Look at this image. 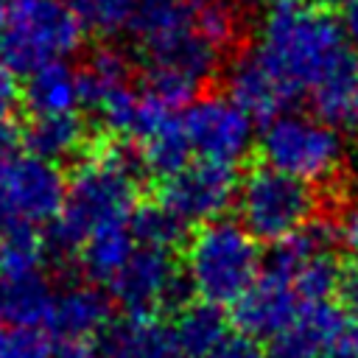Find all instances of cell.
I'll list each match as a JSON object with an SVG mask.
<instances>
[{"label":"cell","instance_id":"cell-1","mask_svg":"<svg viewBox=\"0 0 358 358\" xmlns=\"http://www.w3.org/2000/svg\"><path fill=\"white\" fill-rule=\"evenodd\" d=\"M344 36V28L319 6L268 0L255 50L296 98L299 92L310 95L324 78L355 64Z\"/></svg>","mask_w":358,"mask_h":358},{"label":"cell","instance_id":"cell-2","mask_svg":"<svg viewBox=\"0 0 358 358\" xmlns=\"http://www.w3.org/2000/svg\"><path fill=\"white\" fill-rule=\"evenodd\" d=\"M140 162L120 145H103L84 157L67 179L53 243L62 252L78 246L98 229L129 224L140 196Z\"/></svg>","mask_w":358,"mask_h":358},{"label":"cell","instance_id":"cell-3","mask_svg":"<svg viewBox=\"0 0 358 358\" xmlns=\"http://www.w3.org/2000/svg\"><path fill=\"white\" fill-rule=\"evenodd\" d=\"M260 271L263 260L257 241L243 229L241 221H207L190 235L185 246V282L196 294V299H204L210 305H235L260 277Z\"/></svg>","mask_w":358,"mask_h":358},{"label":"cell","instance_id":"cell-4","mask_svg":"<svg viewBox=\"0 0 358 358\" xmlns=\"http://www.w3.org/2000/svg\"><path fill=\"white\" fill-rule=\"evenodd\" d=\"M84 28L67 0H11L0 28V59L14 73L64 62L84 42Z\"/></svg>","mask_w":358,"mask_h":358},{"label":"cell","instance_id":"cell-5","mask_svg":"<svg viewBox=\"0 0 358 358\" xmlns=\"http://www.w3.org/2000/svg\"><path fill=\"white\" fill-rule=\"evenodd\" d=\"M257 151L263 165L308 185L333 179L344 162V140L338 129L319 115L302 112H280L266 120Z\"/></svg>","mask_w":358,"mask_h":358},{"label":"cell","instance_id":"cell-6","mask_svg":"<svg viewBox=\"0 0 358 358\" xmlns=\"http://www.w3.org/2000/svg\"><path fill=\"white\" fill-rule=\"evenodd\" d=\"M64 176L56 162L28 148L0 151V235L53 227L64 201Z\"/></svg>","mask_w":358,"mask_h":358},{"label":"cell","instance_id":"cell-7","mask_svg":"<svg viewBox=\"0 0 358 358\" xmlns=\"http://www.w3.org/2000/svg\"><path fill=\"white\" fill-rule=\"evenodd\" d=\"M238 221L255 241L280 243L316 218V193L308 182L260 165L238 185Z\"/></svg>","mask_w":358,"mask_h":358},{"label":"cell","instance_id":"cell-8","mask_svg":"<svg viewBox=\"0 0 358 358\" xmlns=\"http://www.w3.org/2000/svg\"><path fill=\"white\" fill-rule=\"evenodd\" d=\"M185 134L199 159L238 165L255 143V117L229 95H199L185 106Z\"/></svg>","mask_w":358,"mask_h":358},{"label":"cell","instance_id":"cell-9","mask_svg":"<svg viewBox=\"0 0 358 358\" xmlns=\"http://www.w3.org/2000/svg\"><path fill=\"white\" fill-rule=\"evenodd\" d=\"M185 274L173 260V252L137 246L120 271L106 282V294L126 313L148 316L165 305H173L182 294Z\"/></svg>","mask_w":358,"mask_h":358},{"label":"cell","instance_id":"cell-10","mask_svg":"<svg viewBox=\"0 0 358 358\" xmlns=\"http://www.w3.org/2000/svg\"><path fill=\"white\" fill-rule=\"evenodd\" d=\"M235 165L193 159L179 173L162 179L159 201L171 207L185 224H207L221 218L238 199Z\"/></svg>","mask_w":358,"mask_h":358},{"label":"cell","instance_id":"cell-11","mask_svg":"<svg viewBox=\"0 0 358 358\" xmlns=\"http://www.w3.org/2000/svg\"><path fill=\"white\" fill-rule=\"evenodd\" d=\"M302 305L305 302L285 277L263 268L260 277L249 285V291L232 305V319L243 336L268 341L299 316Z\"/></svg>","mask_w":358,"mask_h":358},{"label":"cell","instance_id":"cell-12","mask_svg":"<svg viewBox=\"0 0 358 358\" xmlns=\"http://www.w3.org/2000/svg\"><path fill=\"white\" fill-rule=\"evenodd\" d=\"M112 324V299L95 285H67L53 294L45 330L56 344L101 341Z\"/></svg>","mask_w":358,"mask_h":358},{"label":"cell","instance_id":"cell-13","mask_svg":"<svg viewBox=\"0 0 358 358\" xmlns=\"http://www.w3.org/2000/svg\"><path fill=\"white\" fill-rule=\"evenodd\" d=\"M347 336L344 308L327 302L302 305L299 316L274 338H268L266 358H324Z\"/></svg>","mask_w":358,"mask_h":358},{"label":"cell","instance_id":"cell-14","mask_svg":"<svg viewBox=\"0 0 358 358\" xmlns=\"http://www.w3.org/2000/svg\"><path fill=\"white\" fill-rule=\"evenodd\" d=\"M227 95L252 117L271 120L277 117L285 103L294 98L285 84L271 73V67L257 56V50L241 53L227 70Z\"/></svg>","mask_w":358,"mask_h":358},{"label":"cell","instance_id":"cell-15","mask_svg":"<svg viewBox=\"0 0 358 358\" xmlns=\"http://www.w3.org/2000/svg\"><path fill=\"white\" fill-rule=\"evenodd\" d=\"M98 347L103 358H185L173 327L154 313H126V319H117L106 327Z\"/></svg>","mask_w":358,"mask_h":358},{"label":"cell","instance_id":"cell-16","mask_svg":"<svg viewBox=\"0 0 358 358\" xmlns=\"http://www.w3.org/2000/svg\"><path fill=\"white\" fill-rule=\"evenodd\" d=\"M20 98L31 117L36 115H64L78 112L84 106L81 95V73H76L67 62H50L25 76Z\"/></svg>","mask_w":358,"mask_h":358},{"label":"cell","instance_id":"cell-17","mask_svg":"<svg viewBox=\"0 0 358 358\" xmlns=\"http://www.w3.org/2000/svg\"><path fill=\"white\" fill-rule=\"evenodd\" d=\"M145 53V67H162L171 70L193 84H207L221 62V50H215L199 31H185L179 36L162 39L157 45L143 48Z\"/></svg>","mask_w":358,"mask_h":358},{"label":"cell","instance_id":"cell-18","mask_svg":"<svg viewBox=\"0 0 358 358\" xmlns=\"http://www.w3.org/2000/svg\"><path fill=\"white\" fill-rule=\"evenodd\" d=\"M87 123L78 112H64V115H36L28 120L22 131V143L31 154L62 162L76 157L87 145Z\"/></svg>","mask_w":358,"mask_h":358},{"label":"cell","instance_id":"cell-19","mask_svg":"<svg viewBox=\"0 0 358 358\" xmlns=\"http://www.w3.org/2000/svg\"><path fill=\"white\" fill-rule=\"evenodd\" d=\"M171 327L185 358H210L215 347L229 336V322L224 316V308L210 305L204 299L182 305Z\"/></svg>","mask_w":358,"mask_h":358},{"label":"cell","instance_id":"cell-20","mask_svg":"<svg viewBox=\"0 0 358 358\" xmlns=\"http://www.w3.org/2000/svg\"><path fill=\"white\" fill-rule=\"evenodd\" d=\"M201 0H137L131 31L140 45H157L162 39L179 36L185 31H196Z\"/></svg>","mask_w":358,"mask_h":358},{"label":"cell","instance_id":"cell-21","mask_svg":"<svg viewBox=\"0 0 358 358\" xmlns=\"http://www.w3.org/2000/svg\"><path fill=\"white\" fill-rule=\"evenodd\" d=\"M137 249V241L131 235V227L129 224H117V227H106V229H98L95 235H90L76 257H78V266L81 271L95 280V282H109L120 266L131 257V252Z\"/></svg>","mask_w":358,"mask_h":358},{"label":"cell","instance_id":"cell-22","mask_svg":"<svg viewBox=\"0 0 358 358\" xmlns=\"http://www.w3.org/2000/svg\"><path fill=\"white\" fill-rule=\"evenodd\" d=\"M190 157H193V148L185 134L182 117H176V115L165 117L145 140H140V165H143V171H148L159 179L179 173L185 165L193 162Z\"/></svg>","mask_w":358,"mask_h":358},{"label":"cell","instance_id":"cell-23","mask_svg":"<svg viewBox=\"0 0 358 358\" xmlns=\"http://www.w3.org/2000/svg\"><path fill=\"white\" fill-rule=\"evenodd\" d=\"M3 288H6V322L8 324L45 327L56 291L50 288L42 271L22 274V277H3Z\"/></svg>","mask_w":358,"mask_h":358},{"label":"cell","instance_id":"cell-24","mask_svg":"<svg viewBox=\"0 0 358 358\" xmlns=\"http://www.w3.org/2000/svg\"><path fill=\"white\" fill-rule=\"evenodd\" d=\"M129 227H131L137 246H154V249H168V252L179 246L187 235V224L162 201L137 204Z\"/></svg>","mask_w":358,"mask_h":358},{"label":"cell","instance_id":"cell-25","mask_svg":"<svg viewBox=\"0 0 358 358\" xmlns=\"http://www.w3.org/2000/svg\"><path fill=\"white\" fill-rule=\"evenodd\" d=\"M131 76V62L123 50L117 48H98L90 62L81 70V95H84V106H92L103 92L129 84Z\"/></svg>","mask_w":358,"mask_h":358},{"label":"cell","instance_id":"cell-26","mask_svg":"<svg viewBox=\"0 0 358 358\" xmlns=\"http://www.w3.org/2000/svg\"><path fill=\"white\" fill-rule=\"evenodd\" d=\"M355 90H358V70L344 67L336 76L324 78L313 92H310V106L313 112L327 120V123H344L352 120V106H355Z\"/></svg>","mask_w":358,"mask_h":358},{"label":"cell","instance_id":"cell-27","mask_svg":"<svg viewBox=\"0 0 358 358\" xmlns=\"http://www.w3.org/2000/svg\"><path fill=\"white\" fill-rule=\"evenodd\" d=\"M81 28L98 39H109L131 28L137 0H67Z\"/></svg>","mask_w":358,"mask_h":358},{"label":"cell","instance_id":"cell-28","mask_svg":"<svg viewBox=\"0 0 358 358\" xmlns=\"http://www.w3.org/2000/svg\"><path fill=\"white\" fill-rule=\"evenodd\" d=\"M45 243L39 232L0 235V277H22L42 271Z\"/></svg>","mask_w":358,"mask_h":358},{"label":"cell","instance_id":"cell-29","mask_svg":"<svg viewBox=\"0 0 358 358\" xmlns=\"http://www.w3.org/2000/svg\"><path fill=\"white\" fill-rule=\"evenodd\" d=\"M0 358H56V341L45 327L3 324Z\"/></svg>","mask_w":358,"mask_h":358},{"label":"cell","instance_id":"cell-30","mask_svg":"<svg viewBox=\"0 0 358 358\" xmlns=\"http://www.w3.org/2000/svg\"><path fill=\"white\" fill-rule=\"evenodd\" d=\"M196 31L215 48L227 50L235 36H238V11L227 0H201L199 17H196Z\"/></svg>","mask_w":358,"mask_h":358},{"label":"cell","instance_id":"cell-31","mask_svg":"<svg viewBox=\"0 0 358 358\" xmlns=\"http://www.w3.org/2000/svg\"><path fill=\"white\" fill-rule=\"evenodd\" d=\"M210 358H266V352H260V347L255 344V338L243 336V333H229Z\"/></svg>","mask_w":358,"mask_h":358},{"label":"cell","instance_id":"cell-32","mask_svg":"<svg viewBox=\"0 0 358 358\" xmlns=\"http://www.w3.org/2000/svg\"><path fill=\"white\" fill-rule=\"evenodd\" d=\"M338 302L344 310L358 316V260L350 263L347 268H341V280H338V291H336Z\"/></svg>","mask_w":358,"mask_h":358},{"label":"cell","instance_id":"cell-33","mask_svg":"<svg viewBox=\"0 0 358 358\" xmlns=\"http://www.w3.org/2000/svg\"><path fill=\"white\" fill-rule=\"evenodd\" d=\"M336 232H338V243L358 255V201L336 215Z\"/></svg>","mask_w":358,"mask_h":358},{"label":"cell","instance_id":"cell-34","mask_svg":"<svg viewBox=\"0 0 358 358\" xmlns=\"http://www.w3.org/2000/svg\"><path fill=\"white\" fill-rule=\"evenodd\" d=\"M17 101H20V87H17L14 70L0 59V117H8Z\"/></svg>","mask_w":358,"mask_h":358},{"label":"cell","instance_id":"cell-35","mask_svg":"<svg viewBox=\"0 0 358 358\" xmlns=\"http://www.w3.org/2000/svg\"><path fill=\"white\" fill-rule=\"evenodd\" d=\"M341 28L350 36V42L358 48V0H344V6H341Z\"/></svg>","mask_w":358,"mask_h":358},{"label":"cell","instance_id":"cell-36","mask_svg":"<svg viewBox=\"0 0 358 358\" xmlns=\"http://www.w3.org/2000/svg\"><path fill=\"white\" fill-rule=\"evenodd\" d=\"M14 137H17V131H14V126L8 123V117H0V151L14 148Z\"/></svg>","mask_w":358,"mask_h":358},{"label":"cell","instance_id":"cell-37","mask_svg":"<svg viewBox=\"0 0 358 358\" xmlns=\"http://www.w3.org/2000/svg\"><path fill=\"white\" fill-rule=\"evenodd\" d=\"M344 344H347L350 355H352V358H358V324H355L352 330H347V336H344Z\"/></svg>","mask_w":358,"mask_h":358},{"label":"cell","instance_id":"cell-38","mask_svg":"<svg viewBox=\"0 0 358 358\" xmlns=\"http://www.w3.org/2000/svg\"><path fill=\"white\" fill-rule=\"evenodd\" d=\"M302 3H310V6H319V8H330V6H344V0H302Z\"/></svg>","mask_w":358,"mask_h":358},{"label":"cell","instance_id":"cell-39","mask_svg":"<svg viewBox=\"0 0 358 358\" xmlns=\"http://www.w3.org/2000/svg\"><path fill=\"white\" fill-rule=\"evenodd\" d=\"M6 322V288H3V277H0V327Z\"/></svg>","mask_w":358,"mask_h":358},{"label":"cell","instance_id":"cell-40","mask_svg":"<svg viewBox=\"0 0 358 358\" xmlns=\"http://www.w3.org/2000/svg\"><path fill=\"white\" fill-rule=\"evenodd\" d=\"M8 8H11V0H0V28H3L6 17H8Z\"/></svg>","mask_w":358,"mask_h":358},{"label":"cell","instance_id":"cell-41","mask_svg":"<svg viewBox=\"0 0 358 358\" xmlns=\"http://www.w3.org/2000/svg\"><path fill=\"white\" fill-rule=\"evenodd\" d=\"M352 120L358 123V90H355V106H352Z\"/></svg>","mask_w":358,"mask_h":358}]
</instances>
